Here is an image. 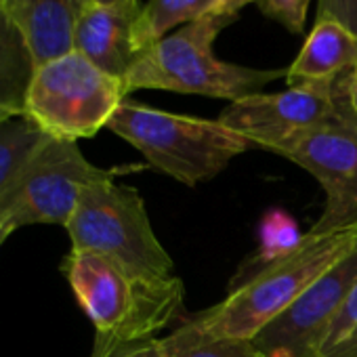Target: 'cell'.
Segmentation results:
<instances>
[{
	"label": "cell",
	"instance_id": "cell-24",
	"mask_svg": "<svg viewBox=\"0 0 357 357\" xmlns=\"http://www.w3.org/2000/svg\"><path fill=\"white\" fill-rule=\"evenodd\" d=\"M250 3H257V0H219V13L238 17V13Z\"/></svg>",
	"mask_w": 357,
	"mask_h": 357
},
{
	"label": "cell",
	"instance_id": "cell-14",
	"mask_svg": "<svg viewBox=\"0 0 357 357\" xmlns=\"http://www.w3.org/2000/svg\"><path fill=\"white\" fill-rule=\"evenodd\" d=\"M34 68L36 63L24 36L0 5V109L24 114Z\"/></svg>",
	"mask_w": 357,
	"mask_h": 357
},
{
	"label": "cell",
	"instance_id": "cell-23",
	"mask_svg": "<svg viewBox=\"0 0 357 357\" xmlns=\"http://www.w3.org/2000/svg\"><path fill=\"white\" fill-rule=\"evenodd\" d=\"M347 95H349V103L357 116V61L355 66L347 72Z\"/></svg>",
	"mask_w": 357,
	"mask_h": 357
},
{
	"label": "cell",
	"instance_id": "cell-7",
	"mask_svg": "<svg viewBox=\"0 0 357 357\" xmlns=\"http://www.w3.org/2000/svg\"><path fill=\"white\" fill-rule=\"evenodd\" d=\"M109 168L84 158L76 141L49 137L0 192V227L68 225L86 188L114 178Z\"/></svg>",
	"mask_w": 357,
	"mask_h": 357
},
{
	"label": "cell",
	"instance_id": "cell-26",
	"mask_svg": "<svg viewBox=\"0 0 357 357\" xmlns=\"http://www.w3.org/2000/svg\"><path fill=\"white\" fill-rule=\"evenodd\" d=\"M9 236H11V234H9L7 229H3V227H0V246H3V242H5V240H7Z\"/></svg>",
	"mask_w": 357,
	"mask_h": 357
},
{
	"label": "cell",
	"instance_id": "cell-18",
	"mask_svg": "<svg viewBox=\"0 0 357 357\" xmlns=\"http://www.w3.org/2000/svg\"><path fill=\"white\" fill-rule=\"evenodd\" d=\"M259 238H261V242H259V252L252 263L255 265L252 271L290 255L303 242V234H301L296 221L292 219V215H288L282 208H269L263 215L261 225H259ZM252 271H248V273H252Z\"/></svg>",
	"mask_w": 357,
	"mask_h": 357
},
{
	"label": "cell",
	"instance_id": "cell-2",
	"mask_svg": "<svg viewBox=\"0 0 357 357\" xmlns=\"http://www.w3.org/2000/svg\"><path fill=\"white\" fill-rule=\"evenodd\" d=\"M355 246L357 225L307 231L296 250L244 275L221 303L190 319L211 336L252 340Z\"/></svg>",
	"mask_w": 357,
	"mask_h": 357
},
{
	"label": "cell",
	"instance_id": "cell-20",
	"mask_svg": "<svg viewBox=\"0 0 357 357\" xmlns=\"http://www.w3.org/2000/svg\"><path fill=\"white\" fill-rule=\"evenodd\" d=\"M311 0H257L261 13L282 24L290 34H303Z\"/></svg>",
	"mask_w": 357,
	"mask_h": 357
},
{
	"label": "cell",
	"instance_id": "cell-8",
	"mask_svg": "<svg viewBox=\"0 0 357 357\" xmlns=\"http://www.w3.org/2000/svg\"><path fill=\"white\" fill-rule=\"evenodd\" d=\"M347 72L336 78V109L273 151L311 172L324 188L326 206L309 229L313 234L357 225V116L347 95Z\"/></svg>",
	"mask_w": 357,
	"mask_h": 357
},
{
	"label": "cell",
	"instance_id": "cell-22",
	"mask_svg": "<svg viewBox=\"0 0 357 357\" xmlns=\"http://www.w3.org/2000/svg\"><path fill=\"white\" fill-rule=\"evenodd\" d=\"M317 15L340 22L357 36V0H319Z\"/></svg>",
	"mask_w": 357,
	"mask_h": 357
},
{
	"label": "cell",
	"instance_id": "cell-12",
	"mask_svg": "<svg viewBox=\"0 0 357 357\" xmlns=\"http://www.w3.org/2000/svg\"><path fill=\"white\" fill-rule=\"evenodd\" d=\"M91 3L93 0H0L36 66L74 51L78 22Z\"/></svg>",
	"mask_w": 357,
	"mask_h": 357
},
{
	"label": "cell",
	"instance_id": "cell-11",
	"mask_svg": "<svg viewBox=\"0 0 357 357\" xmlns=\"http://www.w3.org/2000/svg\"><path fill=\"white\" fill-rule=\"evenodd\" d=\"M143 7L141 0H93L78 22L74 51L124 80L137 59L151 49L143 28Z\"/></svg>",
	"mask_w": 357,
	"mask_h": 357
},
{
	"label": "cell",
	"instance_id": "cell-3",
	"mask_svg": "<svg viewBox=\"0 0 357 357\" xmlns=\"http://www.w3.org/2000/svg\"><path fill=\"white\" fill-rule=\"evenodd\" d=\"M236 20V15L215 13L158 40L126 74V93L155 89L231 103L261 93L278 78H286V70L246 68L223 61L213 53L217 36Z\"/></svg>",
	"mask_w": 357,
	"mask_h": 357
},
{
	"label": "cell",
	"instance_id": "cell-13",
	"mask_svg": "<svg viewBox=\"0 0 357 357\" xmlns=\"http://www.w3.org/2000/svg\"><path fill=\"white\" fill-rule=\"evenodd\" d=\"M357 61V36L332 17L317 15L305 45L286 70L288 86L301 82H332Z\"/></svg>",
	"mask_w": 357,
	"mask_h": 357
},
{
	"label": "cell",
	"instance_id": "cell-21",
	"mask_svg": "<svg viewBox=\"0 0 357 357\" xmlns=\"http://www.w3.org/2000/svg\"><path fill=\"white\" fill-rule=\"evenodd\" d=\"M91 357H166L162 338H145V340H132L122 342L103 351H93Z\"/></svg>",
	"mask_w": 357,
	"mask_h": 357
},
{
	"label": "cell",
	"instance_id": "cell-6",
	"mask_svg": "<svg viewBox=\"0 0 357 357\" xmlns=\"http://www.w3.org/2000/svg\"><path fill=\"white\" fill-rule=\"evenodd\" d=\"M126 95L124 80L70 51L34 68L24 114L45 135L78 143L107 128Z\"/></svg>",
	"mask_w": 357,
	"mask_h": 357
},
{
	"label": "cell",
	"instance_id": "cell-25",
	"mask_svg": "<svg viewBox=\"0 0 357 357\" xmlns=\"http://www.w3.org/2000/svg\"><path fill=\"white\" fill-rule=\"evenodd\" d=\"M11 116H17V114H11V112H7V109H0V122H5V120L11 118Z\"/></svg>",
	"mask_w": 357,
	"mask_h": 357
},
{
	"label": "cell",
	"instance_id": "cell-10",
	"mask_svg": "<svg viewBox=\"0 0 357 357\" xmlns=\"http://www.w3.org/2000/svg\"><path fill=\"white\" fill-rule=\"evenodd\" d=\"M336 109V80L301 82L282 93H257L231 101L217 118L250 145L275 151L298 132L326 120Z\"/></svg>",
	"mask_w": 357,
	"mask_h": 357
},
{
	"label": "cell",
	"instance_id": "cell-5",
	"mask_svg": "<svg viewBox=\"0 0 357 357\" xmlns=\"http://www.w3.org/2000/svg\"><path fill=\"white\" fill-rule=\"evenodd\" d=\"M66 231L74 250L101 255L135 278L147 282L176 278L174 263L151 227L141 194L114 178L84 190Z\"/></svg>",
	"mask_w": 357,
	"mask_h": 357
},
{
	"label": "cell",
	"instance_id": "cell-27",
	"mask_svg": "<svg viewBox=\"0 0 357 357\" xmlns=\"http://www.w3.org/2000/svg\"><path fill=\"white\" fill-rule=\"evenodd\" d=\"M99 3H109V0H99Z\"/></svg>",
	"mask_w": 357,
	"mask_h": 357
},
{
	"label": "cell",
	"instance_id": "cell-1",
	"mask_svg": "<svg viewBox=\"0 0 357 357\" xmlns=\"http://www.w3.org/2000/svg\"><path fill=\"white\" fill-rule=\"evenodd\" d=\"M61 271L76 303L95 326L93 351L155 338L181 313L185 303L181 278L147 282L95 252L72 248Z\"/></svg>",
	"mask_w": 357,
	"mask_h": 357
},
{
	"label": "cell",
	"instance_id": "cell-4",
	"mask_svg": "<svg viewBox=\"0 0 357 357\" xmlns=\"http://www.w3.org/2000/svg\"><path fill=\"white\" fill-rule=\"evenodd\" d=\"M107 128L141 151L149 166L188 188L211 181L252 147L219 120L170 114L128 99L120 103Z\"/></svg>",
	"mask_w": 357,
	"mask_h": 357
},
{
	"label": "cell",
	"instance_id": "cell-17",
	"mask_svg": "<svg viewBox=\"0 0 357 357\" xmlns=\"http://www.w3.org/2000/svg\"><path fill=\"white\" fill-rule=\"evenodd\" d=\"M45 139L47 135L26 114L0 122V192L11 183L17 170Z\"/></svg>",
	"mask_w": 357,
	"mask_h": 357
},
{
	"label": "cell",
	"instance_id": "cell-19",
	"mask_svg": "<svg viewBox=\"0 0 357 357\" xmlns=\"http://www.w3.org/2000/svg\"><path fill=\"white\" fill-rule=\"evenodd\" d=\"M317 357H357V286L332 321Z\"/></svg>",
	"mask_w": 357,
	"mask_h": 357
},
{
	"label": "cell",
	"instance_id": "cell-16",
	"mask_svg": "<svg viewBox=\"0 0 357 357\" xmlns=\"http://www.w3.org/2000/svg\"><path fill=\"white\" fill-rule=\"evenodd\" d=\"M215 13H219V0H147L143 7L147 43L153 47L172 28H183Z\"/></svg>",
	"mask_w": 357,
	"mask_h": 357
},
{
	"label": "cell",
	"instance_id": "cell-15",
	"mask_svg": "<svg viewBox=\"0 0 357 357\" xmlns=\"http://www.w3.org/2000/svg\"><path fill=\"white\" fill-rule=\"evenodd\" d=\"M162 344L166 357H263L252 340L211 336L192 319L162 338Z\"/></svg>",
	"mask_w": 357,
	"mask_h": 357
},
{
	"label": "cell",
	"instance_id": "cell-9",
	"mask_svg": "<svg viewBox=\"0 0 357 357\" xmlns=\"http://www.w3.org/2000/svg\"><path fill=\"white\" fill-rule=\"evenodd\" d=\"M357 286V246L301 294L255 338L263 357H317V351Z\"/></svg>",
	"mask_w": 357,
	"mask_h": 357
}]
</instances>
